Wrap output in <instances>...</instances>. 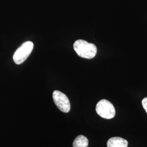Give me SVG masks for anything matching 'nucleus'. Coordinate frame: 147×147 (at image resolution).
I'll return each mask as SVG.
<instances>
[{
	"mask_svg": "<svg viewBox=\"0 0 147 147\" xmlns=\"http://www.w3.org/2000/svg\"><path fill=\"white\" fill-rule=\"evenodd\" d=\"M74 49L80 57L86 59L94 58L97 53V48L94 44L79 39L74 43Z\"/></svg>",
	"mask_w": 147,
	"mask_h": 147,
	"instance_id": "1",
	"label": "nucleus"
},
{
	"mask_svg": "<svg viewBox=\"0 0 147 147\" xmlns=\"http://www.w3.org/2000/svg\"><path fill=\"white\" fill-rule=\"evenodd\" d=\"M96 111L99 116L107 119L113 118L116 115L114 106L106 99H102L98 102L96 106Z\"/></svg>",
	"mask_w": 147,
	"mask_h": 147,
	"instance_id": "2",
	"label": "nucleus"
},
{
	"mask_svg": "<svg viewBox=\"0 0 147 147\" xmlns=\"http://www.w3.org/2000/svg\"><path fill=\"white\" fill-rule=\"evenodd\" d=\"M34 47L33 43L27 41L23 43L13 55V61L16 64H20L26 61L32 53Z\"/></svg>",
	"mask_w": 147,
	"mask_h": 147,
	"instance_id": "3",
	"label": "nucleus"
},
{
	"mask_svg": "<svg viewBox=\"0 0 147 147\" xmlns=\"http://www.w3.org/2000/svg\"><path fill=\"white\" fill-rule=\"evenodd\" d=\"M53 99L58 109L64 113H68L70 110V103L66 95L59 90L53 92Z\"/></svg>",
	"mask_w": 147,
	"mask_h": 147,
	"instance_id": "4",
	"label": "nucleus"
},
{
	"mask_svg": "<svg viewBox=\"0 0 147 147\" xmlns=\"http://www.w3.org/2000/svg\"><path fill=\"white\" fill-rule=\"evenodd\" d=\"M107 146V147H127L128 142L123 138L114 137L109 140Z\"/></svg>",
	"mask_w": 147,
	"mask_h": 147,
	"instance_id": "5",
	"label": "nucleus"
},
{
	"mask_svg": "<svg viewBox=\"0 0 147 147\" xmlns=\"http://www.w3.org/2000/svg\"><path fill=\"white\" fill-rule=\"evenodd\" d=\"M88 140L84 135H79L74 141L73 147H88Z\"/></svg>",
	"mask_w": 147,
	"mask_h": 147,
	"instance_id": "6",
	"label": "nucleus"
},
{
	"mask_svg": "<svg viewBox=\"0 0 147 147\" xmlns=\"http://www.w3.org/2000/svg\"><path fill=\"white\" fill-rule=\"evenodd\" d=\"M142 104L144 109L146 111L147 113V97L144 98L142 101Z\"/></svg>",
	"mask_w": 147,
	"mask_h": 147,
	"instance_id": "7",
	"label": "nucleus"
}]
</instances>
